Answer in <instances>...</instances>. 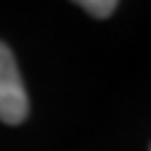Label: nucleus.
Instances as JSON below:
<instances>
[{"label": "nucleus", "mask_w": 151, "mask_h": 151, "mask_svg": "<svg viewBox=\"0 0 151 151\" xmlns=\"http://www.w3.org/2000/svg\"><path fill=\"white\" fill-rule=\"evenodd\" d=\"M72 3H77L80 8H85L96 19H109L114 13V8H117L119 0H72Z\"/></svg>", "instance_id": "nucleus-2"}, {"label": "nucleus", "mask_w": 151, "mask_h": 151, "mask_svg": "<svg viewBox=\"0 0 151 151\" xmlns=\"http://www.w3.org/2000/svg\"><path fill=\"white\" fill-rule=\"evenodd\" d=\"M29 114V98L19 74L13 50L0 40V122L21 125Z\"/></svg>", "instance_id": "nucleus-1"}]
</instances>
